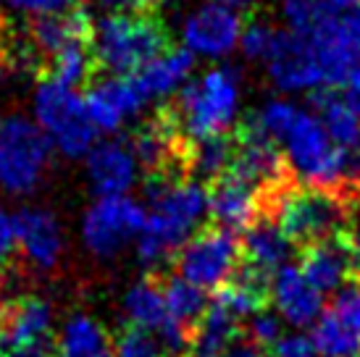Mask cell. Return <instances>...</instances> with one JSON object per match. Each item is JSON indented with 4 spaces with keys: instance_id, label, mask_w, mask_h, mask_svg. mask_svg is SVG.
Masks as SVG:
<instances>
[{
    "instance_id": "obj_26",
    "label": "cell",
    "mask_w": 360,
    "mask_h": 357,
    "mask_svg": "<svg viewBox=\"0 0 360 357\" xmlns=\"http://www.w3.org/2000/svg\"><path fill=\"white\" fill-rule=\"evenodd\" d=\"M234 152H237V142L234 137H216L205 139L198 145H190L187 150V166L195 181H219L221 176H226L234 166Z\"/></svg>"
},
{
    "instance_id": "obj_41",
    "label": "cell",
    "mask_w": 360,
    "mask_h": 357,
    "mask_svg": "<svg viewBox=\"0 0 360 357\" xmlns=\"http://www.w3.org/2000/svg\"><path fill=\"white\" fill-rule=\"evenodd\" d=\"M213 3H221V6H226V8H231V11H245V8H250L255 0H213Z\"/></svg>"
},
{
    "instance_id": "obj_1",
    "label": "cell",
    "mask_w": 360,
    "mask_h": 357,
    "mask_svg": "<svg viewBox=\"0 0 360 357\" xmlns=\"http://www.w3.org/2000/svg\"><path fill=\"white\" fill-rule=\"evenodd\" d=\"M250 121L269 139L281 145L292 176L302 187L334 192L347 200V150L337 148L321 119L290 100H269Z\"/></svg>"
},
{
    "instance_id": "obj_27",
    "label": "cell",
    "mask_w": 360,
    "mask_h": 357,
    "mask_svg": "<svg viewBox=\"0 0 360 357\" xmlns=\"http://www.w3.org/2000/svg\"><path fill=\"white\" fill-rule=\"evenodd\" d=\"M237 328H240V323L234 318H229L224 310L210 302L208 313L192 331L190 357H224L226 349L234 344Z\"/></svg>"
},
{
    "instance_id": "obj_39",
    "label": "cell",
    "mask_w": 360,
    "mask_h": 357,
    "mask_svg": "<svg viewBox=\"0 0 360 357\" xmlns=\"http://www.w3.org/2000/svg\"><path fill=\"white\" fill-rule=\"evenodd\" d=\"M0 357H53V342H37V344H24L0 352Z\"/></svg>"
},
{
    "instance_id": "obj_21",
    "label": "cell",
    "mask_w": 360,
    "mask_h": 357,
    "mask_svg": "<svg viewBox=\"0 0 360 357\" xmlns=\"http://www.w3.org/2000/svg\"><path fill=\"white\" fill-rule=\"evenodd\" d=\"M290 237L281 231V226L276 223L274 216H260L242 239V258L245 266L252 268L260 276H274L279 268L290 266L292 255Z\"/></svg>"
},
{
    "instance_id": "obj_9",
    "label": "cell",
    "mask_w": 360,
    "mask_h": 357,
    "mask_svg": "<svg viewBox=\"0 0 360 357\" xmlns=\"http://www.w3.org/2000/svg\"><path fill=\"white\" fill-rule=\"evenodd\" d=\"M148 210L140 200L121 195V197H98L82 216V242L90 255L101 260L116 258L121 249L137 242L145 228Z\"/></svg>"
},
{
    "instance_id": "obj_19",
    "label": "cell",
    "mask_w": 360,
    "mask_h": 357,
    "mask_svg": "<svg viewBox=\"0 0 360 357\" xmlns=\"http://www.w3.org/2000/svg\"><path fill=\"white\" fill-rule=\"evenodd\" d=\"M56 313L53 305L42 297L16 299L0 323V352L37 342H53Z\"/></svg>"
},
{
    "instance_id": "obj_22",
    "label": "cell",
    "mask_w": 360,
    "mask_h": 357,
    "mask_svg": "<svg viewBox=\"0 0 360 357\" xmlns=\"http://www.w3.org/2000/svg\"><path fill=\"white\" fill-rule=\"evenodd\" d=\"M195 71V56L187 48H171L155 60H150L145 69H140L131 79L140 87L142 98L163 100L176 98L181 89L190 84V77Z\"/></svg>"
},
{
    "instance_id": "obj_13",
    "label": "cell",
    "mask_w": 360,
    "mask_h": 357,
    "mask_svg": "<svg viewBox=\"0 0 360 357\" xmlns=\"http://www.w3.org/2000/svg\"><path fill=\"white\" fill-rule=\"evenodd\" d=\"M13 219L24 260L40 273L56 271L66 255V231L60 226L58 216L48 208L30 205L13 213Z\"/></svg>"
},
{
    "instance_id": "obj_18",
    "label": "cell",
    "mask_w": 360,
    "mask_h": 357,
    "mask_svg": "<svg viewBox=\"0 0 360 357\" xmlns=\"http://www.w3.org/2000/svg\"><path fill=\"white\" fill-rule=\"evenodd\" d=\"M87 178L98 197L129 195L140 178V163L127 139L98 142L87 155Z\"/></svg>"
},
{
    "instance_id": "obj_20",
    "label": "cell",
    "mask_w": 360,
    "mask_h": 357,
    "mask_svg": "<svg viewBox=\"0 0 360 357\" xmlns=\"http://www.w3.org/2000/svg\"><path fill=\"white\" fill-rule=\"evenodd\" d=\"M92 32H95V21L82 6L60 16H34L30 24V48L40 58L51 60L74 42L92 45Z\"/></svg>"
},
{
    "instance_id": "obj_35",
    "label": "cell",
    "mask_w": 360,
    "mask_h": 357,
    "mask_svg": "<svg viewBox=\"0 0 360 357\" xmlns=\"http://www.w3.org/2000/svg\"><path fill=\"white\" fill-rule=\"evenodd\" d=\"M8 3L32 16H60L77 8V0H8Z\"/></svg>"
},
{
    "instance_id": "obj_43",
    "label": "cell",
    "mask_w": 360,
    "mask_h": 357,
    "mask_svg": "<svg viewBox=\"0 0 360 357\" xmlns=\"http://www.w3.org/2000/svg\"><path fill=\"white\" fill-rule=\"evenodd\" d=\"M8 69H11L8 56H3V53H0V87H3V82H6V77H8Z\"/></svg>"
},
{
    "instance_id": "obj_8",
    "label": "cell",
    "mask_w": 360,
    "mask_h": 357,
    "mask_svg": "<svg viewBox=\"0 0 360 357\" xmlns=\"http://www.w3.org/2000/svg\"><path fill=\"white\" fill-rule=\"evenodd\" d=\"M242 245L224 228H202L174 255L176 276L202 289L205 294L224 289L237 276Z\"/></svg>"
},
{
    "instance_id": "obj_38",
    "label": "cell",
    "mask_w": 360,
    "mask_h": 357,
    "mask_svg": "<svg viewBox=\"0 0 360 357\" xmlns=\"http://www.w3.org/2000/svg\"><path fill=\"white\" fill-rule=\"evenodd\" d=\"M347 239L360 249V192L347 200Z\"/></svg>"
},
{
    "instance_id": "obj_31",
    "label": "cell",
    "mask_w": 360,
    "mask_h": 357,
    "mask_svg": "<svg viewBox=\"0 0 360 357\" xmlns=\"http://www.w3.org/2000/svg\"><path fill=\"white\" fill-rule=\"evenodd\" d=\"M276 40H279V27H276V24H271V21H266V19H255L242 30L240 50L245 53V58L248 60L266 63L269 56L274 53Z\"/></svg>"
},
{
    "instance_id": "obj_23",
    "label": "cell",
    "mask_w": 360,
    "mask_h": 357,
    "mask_svg": "<svg viewBox=\"0 0 360 357\" xmlns=\"http://www.w3.org/2000/svg\"><path fill=\"white\" fill-rule=\"evenodd\" d=\"M53 357H113V339L98 318L79 310L63 320Z\"/></svg>"
},
{
    "instance_id": "obj_28",
    "label": "cell",
    "mask_w": 360,
    "mask_h": 357,
    "mask_svg": "<svg viewBox=\"0 0 360 357\" xmlns=\"http://www.w3.org/2000/svg\"><path fill=\"white\" fill-rule=\"evenodd\" d=\"M163 294H166V308H169V320L179 323L187 331H195V326L202 320V316L208 313L210 302L208 294L202 289L187 284L184 278L171 276L163 284Z\"/></svg>"
},
{
    "instance_id": "obj_15",
    "label": "cell",
    "mask_w": 360,
    "mask_h": 357,
    "mask_svg": "<svg viewBox=\"0 0 360 357\" xmlns=\"http://www.w3.org/2000/svg\"><path fill=\"white\" fill-rule=\"evenodd\" d=\"M269 297L274 302V313L284 320V326H292L295 331L316 326V320L323 313V294L295 263L279 268L271 276Z\"/></svg>"
},
{
    "instance_id": "obj_40",
    "label": "cell",
    "mask_w": 360,
    "mask_h": 357,
    "mask_svg": "<svg viewBox=\"0 0 360 357\" xmlns=\"http://www.w3.org/2000/svg\"><path fill=\"white\" fill-rule=\"evenodd\" d=\"M224 357H269L266 355V349L258 347V344H252L248 339H242V342H234L229 349H226V355Z\"/></svg>"
},
{
    "instance_id": "obj_29",
    "label": "cell",
    "mask_w": 360,
    "mask_h": 357,
    "mask_svg": "<svg viewBox=\"0 0 360 357\" xmlns=\"http://www.w3.org/2000/svg\"><path fill=\"white\" fill-rule=\"evenodd\" d=\"M92 69H95L92 45L90 42H74L66 50H60L56 58L48 60V79L77 89L90 79Z\"/></svg>"
},
{
    "instance_id": "obj_6",
    "label": "cell",
    "mask_w": 360,
    "mask_h": 357,
    "mask_svg": "<svg viewBox=\"0 0 360 357\" xmlns=\"http://www.w3.org/2000/svg\"><path fill=\"white\" fill-rule=\"evenodd\" d=\"M32 110H34V124L45 131L53 148L63 152L66 158H87L92 148L98 145L95 142L98 129L92 126L87 116L84 95L79 89L45 77L34 87Z\"/></svg>"
},
{
    "instance_id": "obj_7",
    "label": "cell",
    "mask_w": 360,
    "mask_h": 357,
    "mask_svg": "<svg viewBox=\"0 0 360 357\" xmlns=\"http://www.w3.org/2000/svg\"><path fill=\"white\" fill-rule=\"evenodd\" d=\"M53 145L27 116H11L0 129V189L24 197L42 184Z\"/></svg>"
},
{
    "instance_id": "obj_34",
    "label": "cell",
    "mask_w": 360,
    "mask_h": 357,
    "mask_svg": "<svg viewBox=\"0 0 360 357\" xmlns=\"http://www.w3.org/2000/svg\"><path fill=\"white\" fill-rule=\"evenodd\" d=\"M274 357H319V349L313 344V337L302 331H290L276 342Z\"/></svg>"
},
{
    "instance_id": "obj_37",
    "label": "cell",
    "mask_w": 360,
    "mask_h": 357,
    "mask_svg": "<svg viewBox=\"0 0 360 357\" xmlns=\"http://www.w3.org/2000/svg\"><path fill=\"white\" fill-rule=\"evenodd\" d=\"M108 13H148L158 0H98Z\"/></svg>"
},
{
    "instance_id": "obj_10",
    "label": "cell",
    "mask_w": 360,
    "mask_h": 357,
    "mask_svg": "<svg viewBox=\"0 0 360 357\" xmlns=\"http://www.w3.org/2000/svg\"><path fill=\"white\" fill-rule=\"evenodd\" d=\"M269 79L281 92H319L326 89V77L321 69L316 48L308 37L290 30H279V40L266 60Z\"/></svg>"
},
{
    "instance_id": "obj_17",
    "label": "cell",
    "mask_w": 360,
    "mask_h": 357,
    "mask_svg": "<svg viewBox=\"0 0 360 357\" xmlns=\"http://www.w3.org/2000/svg\"><path fill=\"white\" fill-rule=\"evenodd\" d=\"M300 271L321 294L342 292L360 271V249L347 237H334L310 245L302 255Z\"/></svg>"
},
{
    "instance_id": "obj_30",
    "label": "cell",
    "mask_w": 360,
    "mask_h": 357,
    "mask_svg": "<svg viewBox=\"0 0 360 357\" xmlns=\"http://www.w3.org/2000/svg\"><path fill=\"white\" fill-rule=\"evenodd\" d=\"M331 11L326 0H284L281 3V19H284V30L295 32V34H310L319 27V21Z\"/></svg>"
},
{
    "instance_id": "obj_36",
    "label": "cell",
    "mask_w": 360,
    "mask_h": 357,
    "mask_svg": "<svg viewBox=\"0 0 360 357\" xmlns=\"http://www.w3.org/2000/svg\"><path fill=\"white\" fill-rule=\"evenodd\" d=\"M16 249H19L16 219H13V213H8L6 208H0V271L8 266Z\"/></svg>"
},
{
    "instance_id": "obj_32",
    "label": "cell",
    "mask_w": 360,
    "mask_h": 357,
    "mask_svg": "<svg viewBox=\"0 0 360 357\" xmlns=\"http://www.w3.org/2000/svg\"><path fill=\"white\" fill-rule=\"evenodd\" d=\"M113 357H163L160 342L148 331L140 328H127L116 342H113Z\"/></svg>"
},
{
    "instance_id": "obj_16",
    "label": "cell",
    "mask_w": 360,
    "mask_h": 357,
    "mask_svg": "<svg viewBox=\"0 0 360 357\" xmlns=\"http://www.w3.org/2000/svg\"><path fill=\"white\" fill-rule=\"evenodd\" d=\"M145 105L148 100L142 98L140 87L131 77H108L90 84V89L84 92V108L92 126L105 134L119 131L124 121L134 119Z\"/></svg>"
},
{
    "instance_id": "obj_25",
    "label": "cell",
    "mask_w": 360,
    "mask_h": 357,
    "mask_svg": "<svg viewBox=\"0 0 360 357\" xmlns=\"http://www.w3.org/2000/svg\"><path fill=\"white\" fill-rule=\"evenodd\" d=\"M313 105H316V116L321 119L323 129L337 148H360V116L345 103L342 92L331 87L319 89V92H313Z\"/></svg>"
},
{
    "instance_id": "obj_24",
    "label": "cell",
    "mask_w": 360,
    "mask_h": 357,
    "mask_svg": "<svg viewBox=\"0 0 360 357\" xmlns=\"http://www.w3.org/2000/svg\"><path fill=\"white\" fill-rule=\"evenodd\" d=\"M121 310H124V318L129 320V328H140L153 337H158L160 331L169 326V308H166L163 284H158L150 276L134 281L124 292Z\"/></svg>"
},
{
    "instance_id": "obj_44",
    "label": "cell",
    "mask_w": 360,
    "mask_h": 357,
    "mask_svg": "<svg viewBox=\"0 0 360 357\" xmlns=\"http://www.w3.org/2000/svg\"><path fill=\"white\" fill-rule=\"evenodd\" d=\"M3 316H6V310H3V305H0V323H3Z\"/></svg>"
},
{
    "instance_id": "obj_14",
    "label": "cell",
    "mask_w": 360,
    "mask_h": 357,
    "mask_svg": "<svg viewBox=\"0 0 360 357\" xmlns=\"http://www.w3.org/2000/svg\"><path fill=\"white\" fill-rule=\"evenodd\" d=\"M208 216L216 228L224 231H248V228L266 216V197L245 178L226 174L213 181L208 189Z\"/></svg>"
},
{
    "instance_id": "obj_4",
    "label": "cell",
    "mask_w": 360,
    "mask_h": 357,
    "mask_svg": "<svg viewBox=\"0 0 360 357\" xmlns=\"http://www.w3.org/2000/svg\"><path fill=\"white\" fill-rule=\"evenodd\" d=\"M169 50V32L153 13H105L95 21L92 56L110 77H134Z\"/></svg>"
},
{
    "instance_id": "obj_3",
    "label": "cell",
    "mask_w": 360,
    "mask_h": 357,
    "mask_svg": "<svg viewBox=\"0 0 360 357\" xmlns=\"http://www.w3.org/2000/svg\"><path fill=\"white\" fill-rule=\"evenodd\" d=\"M242 84L237 69L216 66L181 89L166 110L179 137L190 145L229 137L240 113Z\"/></svg>"
},
{
    "instance_id": "obj_12",
    "label": "cell",
    "mask_w": 360,
    "mask_h": 357,
    "mask_svg": "<svg viewBox=\"0 0 360 357\" xmlns=\"http://www.w3.org/2000/svg\"><path fill=\"white\" fill-rule=\"evenodd\" d=\"M310 337L321 357H360V284L334 294Z\"/></svg>"
},
{
    "instance_id": "obj_42",
    "label": "cell",
    "mask_w": 360,
    "mask_h": 357,
    "mask_svg": "<svg viewBox=\"0 0 360 357\" xmlns=\"http://www.w3.org/2000/svg\"><path fill=\"white\" fill-rule=\"evenodd\" d=\"M331 8H337V11H352V8H360V0H326Z\"/></svg>"
},
{
    "instance_id": "obj_2",
    "label": "cell",
    "mask_w": 360,
    "mask_h": 357,
    "mask_svg": "<svg viewBox=\"0 0 360 357\" xmlns=\"http://www.w3.org/2000/svg\"><path fill=\"white\" fill-rule=\"evenodd\" d=\"M148 221L137 237V260L145 271L174 258L208 219V189L195 178L148 176Z\"/></svg>"
},
{
    "instance_id": "obj_11",
    "label": "cell",
    "mask_w": 360,
    "mask_h": 357,
    "mask_svg": "<svg viewBox=\"0 0 360 357\" xmlns=\"http://www.w3.org/2000/svg\"><path fill=\"white\" fill-rule=\"evenodd\" d=\"M242 19L237 11L226 8L221 3H202L184 19L181 40L184 48L198 58H224L234 48H240Z\"/></svg>"
},
{
    "instance_id": "obj_5",
    "label": "cell",
    "mask_w": 360,
    "mask_h": 357,
    "mask_svg": "<svg viewBox=\"0 0 360 357\" xmlns=\"http://www.w3.org/2000/svg\"><path fill=\"white\" fill-rule=\"evenodd\" d=\"M269 216L276 219L292 245H319L334 239L347 226V200L326 189L290 184L269 202Z\"/></svg>"
},
{
    "instance_id": "obj_33",
    "label": "cell",
    "mask_w": 360,
    "mask_h": 357,
    "mask_svg": "<svg viewBox=\"0 0 360 357\" xmlns=\"http://www.w3.org/2000/svg\"><path fill=\"white\" fill-rule=\"evenodd\" d=\"M245 328H248V342H252V344H258V347H276V342H279L287 331H284V320H281L274 310H260V313H255V316L245 323Z\"/></svg>"
}]
</instances>
